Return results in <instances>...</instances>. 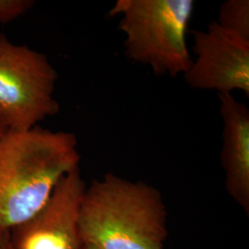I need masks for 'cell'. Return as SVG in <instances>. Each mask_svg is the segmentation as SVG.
<instances>
[{
	"label": "cell",
	"mask_w": 249,
	"mask_h": 249,
	"mask_svg": "<svg viewBox=\"0 0 249 249\" xmlns=\"http://www.w3.org/2000/svg\"><path fill=\"white\" fill-rule=\"evenodd\" d=\"M0 249H13L9 231H0Z\"/></svg>",
	"instance_id": "cell-10"
},
{
	"label": "cell",
	"mask_w": 249,
	"mask_h": 249,
	"mask_svg": "<svg viewBox=\"0 0 249 249\" xmlns=\"http://www.w3.org/2000/svg\"><path fill=\"white\" fill-rule=\"evenodd\" d=\"M5 132H6V130L4 129V127L2 126V124H0V138L5 134Z\"/></svg>",
	"instance_id": "cell-12"
},
{
	"label": "cell",
	"mask_w": 249,
	"mask_h": 249,
	"mask_svg": "<svg viewBox=\"0 0 249 249\" xmlns=\"http://www.w3.org/2000/svg\"><path fill=\"white\" fill-rule=\"evenodd\" d=\"M75 134L39 125L0 138V231L39 213L65 176L79 168Z\"/></svg>",
	"instance_id": "cell-1"
},
{
	"label": "cell",
	"mask_w": 249,
	"mask_h": 249,
	"mask_svg": "<svg viewBox=\"0 0 249 249\" xmlns=\"http://www.w3.org/2000/svg\"><path fill=\"white\" fill-rule=\"evenodd\" d=\"M58 74L45 53L0 34V124L6 131L37 126L59 112Z\"/></svg>",
	"instance_id": "cell-4"
},
{
	"label": "cell",
	"mask_w": 249,
	"mask_h": 249,
	"mask_svg": "<svg viewBox=\"0 0 249 249\" xmlns=\"http://www.w3.org/2000/svg\"><path fill=\"white\" fill-rule=\"evenodd\" d=\"M196 54L185 74L194 89H213L219 94L241 90L249 96V41L211 22L206 31L192 32Z\"/></svg>",
	"instance_id": "cell-5"
},
{
	"label": "cell",
	"mask_w": 249,
	"mask_h": 249,
	"mask_svg": "<svg viewBox=\"0 0 249 249\" xmlns=\"http://www.w3.org/2000/svg\"><path fill=\"white\" fill-rule=\"evenodd\" d=\"M195 5L193 0H117L110 15L121 16L127 58L155 75H184L193 59L187 36Z\"/></svg>",
	"instance_id": "cell-3"
},
{
	"label": "cell",
	"mask_w": 249,
	"mask_h": 249,
	"mask_svg": "<svg viewBox=\"0 0 249 249\" xmlns=\"http://www.w3.org/2000/svg\"><path fill=\"white\" fill-rule=\"evenodd\" d=\"M81 249H98L92 246H89V245H82V248Z\"/></svg>",
	"instance_id": "cell-11"
},
{
	"label": "cell",
	"mask_w": 249,
	"mask_h": 249,
	"mask_svg": "<svg viewBox=\"0 0 249 249\" xmlns=\"http://www.w3.org/2000/svg\"><path fill=\"white\" fill-rule=\"evenodd\" d=\"M223 118L221 161L225 187L232 199L249 213V110L230 94H219Z\"/></svg>",
	"instance_id": "cell-7"
},
{
	"label": "cell",
	"mask_w": 249,
	"mask_h": 249,
	"mask_svg": "<svg viewBox=\"0 0 249 249\" xmlns=\"http://www.w3.org/2000/svg\"><path fill=\"white\" fill-rule=\"evenodd\" d=\"M216 22L226 31L249 41V0L223 2Z\"/></svg>",
	"instance_id": "cell-8"
},
{
	"label": "cell",
	"mask_w": 249,
	"mask_h": 249,
	"mask_svg": "<svg viewBox=\"0 0 249 249\" xmlns=\"http://www.w3.org/2000/svg\"><path fill=\"white\" fill-rule=\"evenodd\" d=\"M34 5L33 0H0V23L14 21L24 15Z\"/></svg>",
	"instance_id": "cell-9"
},
{
	"label": "cell",
	"mask_w": 249,
	"mask_h": 249,
	"mask_svg": "<svg viewBox=\"0 0 249 249\" xmlns=\"http://www.w3.org/2000/svg\"><path fill=\"white\" fill-rule=\"evenodd\" d=\"M79 230L98 249H163L166 208L157 188L107 174L85 188Z\"/></svg>",
	"instance_id": "cell-2"
},
{
	"label": "cell",
	"mask_w": 249,
	"mask_h": 249,
	"mask_svg": "<svg viewBox=\"0 0 249 249\" xmlns=\"http://www.w3.org/2000/svg\"><path fill=\"white\" fill-rule=\"evenodd\" d=\"M85 188L80 168L65 176L45 207L9 231L13 249H81L79 213Z\"/></svg>",
	"instance_id": "cell-6"
}]
</instances>
